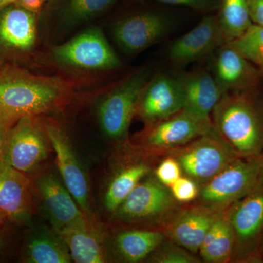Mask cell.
I'll use <instances>...</instances> for the list:
<instances>
[{"label":"cell","mask_w":263,"mask_h":263,"mask_svg":"<svg viewBox=\"0 0 263 263\" xmlns=\"http://www.w3.org/2000/svg\"><path fill=\"white\" fill-rule=\"evenodd\" d=\"M256 88L224 92L212 110L218 134L241 158L263 153V98Z\"/></svg>","instance_id":"1"},{"label":"cell","mask_w":263,"mask_h":263,"mask_svg":"<svg viewBox=\"0 0 263 263\" xmlns=\"http://www.w3.org/2000/svg\"><path fill=\"white\" fill-rule=\"evenodd\" d=\"M68 95V87L60 79L18 69L0 72V118L13 126L24 117L53 111Z\"/></svg>","instance_id":"2"},{"label":"cell","mask_w":263,"mask_h":263,"mask_svg":"<svg viewBox=\"0 0 263 263\" xmlns=\"http://www.w3.org/2000/svg\"><path fill=\"white\" fill-rule=\"evenodd\" d=\"M262 181L259 157H238L200 186L193 202L216 211L226 210Z\"/></svg>","instance_id":"3"},{"label":"cell","mask_w":263,"mask_h":263,"mask_svg":"<svg viewBox=\"0 0 263 263\" xmlns=\"http://www.w3.org/2000/svg\"><path fill=\"white\" fill-rule=\"evenodd\" d=\"M167 155L177 160L183 176L193 180L199 188L239 157L223 141L214 127Z\"/></svg>","instance_id":"4"},{"label":"cell","mask_w":263,"mask_h":263,"mask_svg":"<svg viewBox=\"0 0 263 263\" xmlns=\"http://www.w3.org/2000/svg\"><path fill=\"white\" fill-rule=\"evenodd\" d=\"M51 148L44 124L37 117H24L10 129L2 159L30 178L46 164Z\"/></svg>","instance_id":"5"},{"label":"cell","mask_w":263,"mask_h":263,"mask_svg":"<svg viewBox=\"0 0 263 263\" xmlns=\"http://www.w3.org/2000/svg\"><path fill=\"white\" fill-rule=\"evenodd\" d=\"M150 74L146 68L133 74L100 102L99 122L104 134L110 139L122 141L127 136L142 92L150 80Z\"/></svg>","instance_id":"6"},{"label":"cell","mask_w":263,"mask_h":263,"mask_svg":"<svg viewBox=\"0 0 263 263\" xmlns=\"http://www.w3.org/2000/svg\"><path fill=\"white\" fill-rule=\"evenodd\" d=\"M228 212L234 233L232 261L259 260L263 241V181L228 208Z\"/></svg>","instance_id":"7"},{"label":"cell","mask_w":263,"mask_h":263,"mask_svg":"<svg viewBox=\"0 0 263 263\" xmlns=\"http://www.w3.org/2000/svg\"><path fill=\"white\" fill-rule=\"evenodd\" d=\"M170 188L149 174L133 189L112 215L126 223H153L162 226L179 208Z\"/></svg>","instance_id":"8"},{"label":"cell","mask_w":263,"mask_h":263,"mask_svg":"<svg viewBox=\"0 0 263 263\" xmlns=\"http://www.w3.org/2000/svg\"><path fill=\"white\" fill-rule=\"evenodd\" d=\"M147 126L141 137L142 148L155 155H166L214 127L212 120H200L183 110Z\"/></svg>","instance_id":"9"},{"label":"cell","mask_w":263,"mask_h":263,"mask_svg":"<svg viewBox=\"0 0 263 263\" xmlns=\"http://www.w3.org/2000/svg\"><path fill=\"white\" fill-rule=\"evenodd\" d=\"M53 58L63 65L84 70H112L120 60L101 29L91 27L53 50Z\"/></svg>","instance_id":"10"},{"label":"cell","mask_w":263,"mask_h":263,"mask_svg":"<svg viewBox=\"0 0 263 263\" xmlns=\"http://www.w3.org/2000/svg\"><path fill=\"white\" fill-rule=\"evenodd\" d=\"M45 129L56 155L59 172L64 184L86 216H92L87 176L78 160L68 138L53 122L44 124Z\"/></svg>","instance_id":"11"},{"label":"cell","mask_w":263,"mask_h":263,"mask_svg":"<svg viewBox=\"0 0 263 263\" xmlns=\"http://www.w3.org/2000/svg\"><path fill=\"white\" fill-rule=\"evenodd\" d=\"M35 209L32 180L0 159V211L10 222L23 227L32 223Z\"/></svg>","instance_id":"12"},{"label":"cell","mask_w":263,"mask_h":263,"mask_svg":"<svg viewBox=\"0 0 263 263\" xmlns=\"http://www.w3.org/2000/svg\"><path fill=\"white\" fill-rule=\"evenodd\" d=\"M32 180L35 196L42 202L43 209L55 231L73 226L86 219L65 184L51 173L38 174Z\"/></svg>","instance_id":"13"},{"label":"cell","mask_w":263,"mask_h":263,"mask_svg":"<svg viewBox=\"0 0 263 263\" xmlns=\"http://www.w3.org/2000/svg\"><path fill=\"white\" fill-rule=\"evenodd\" d=\"M219 212L195 203L179 207L164 221L161 230L171 241L197 254L208 230Z\"/></svg>","instance_id":"14"},{"label":"cell","mask_w":263,"mask_h":263,"mask_svg":"<svg viewBox=\"0 0 263 263\" xmlns=\"http://www.w3.org/2000/svg\"><path fill=\"white\" fill-rule=\"evenodd\" d=\"M179 79L160 75L150 79L142 92L136 114L147 125L171 117L183 108Z\"/></svg>","instance_id":"15"},{"label":"cell","mask_w":263,"mask_h":263,"mask_svg":"<svg viewBox=\"0 0 263 263\" xmlns=\"http://www.w3.org/2000/svg\"><path fill=\"white\" fill-rule=\"evenodd\" d=\"M171 26L164 15L139 13L118 22L114 25V37L123 51L136 53L160 41L168 33Z\"/></svg>","instance_id":"16"},{"label":"cell","mask_w":263,"mask_h":263,"mask_svg":"<svg viewBox=\"0 0 263 263\" xmlns=\"http://www.w3.org/2000/svg\"><path fill=\"white\" fill-rule=\"evenodd\" d=\"M56 232L65 242L74 262L103 263L108 260L105 233L94 215Z\"/></svg>","instance_id":"17"},{"label":"cell","mask_w":263,"mask_h":263,"mask_svg":"<svg viewBox=\"0 0 263 263\" xmlns=\"http://www.w3.org/2000/svg\"><path fill=\"white\" fill-rule=\"evenodd\" d=\"M224 43L217 18L207 15L195 28L171 45L168 54L176 63L187 64L201 60Z\"/></svg>","instance_id":"18"},{"label":"cell","mask_w":263,"mask_h":263,"mask_svg":"<svg viewBox=\"0 0 263 263\" xmlns=\"http://www.w3.org/2000/svg\"><path fill=\"white\" fill-rule=\"evenodd\" d=\"M262 76L257 67L228 43L219 48L213 77L223 92L257 87Z\"/></svg>","instance_id":"19"},{"label":"cell","mask_w":263,"mask_h":263,"mask_svg":"<svg viewBox=\"0 0 263 263\" xmlns=\"http://www.w3.org/2000/svg\"><path fill=\"white\" fill-rule=\"evenodd\" d=\"M36 36L35 13L15 3L0 9V46L14 51H29Z\"/></svg>","instance_id":"20"},{"label":"cell","mask_w":263,"mask_h":263,"mask_svg":"<svg viewBox=\"0 0 263 263\" xmlns=\"http://www.w3.org/2000/svg\"><path fill=\"white\" fill-rule=\"evenodd\" d=\"M179 79L183 93V110L200 120H212L210 114L224 94L214 78L202 70Z\"/></svg>","instance_id":"21"},{"label":"cell","mask_w":263,"mask_h":263,"mask_svg":"<svg viewBox=\"0 0 263 263\" xmlns=\"http://www.w3.org/2000/svg\"><path fill=\"white\" fill-rule=\"evenodd\" d=\"M20 262L69 263L72 258L65 242L54 230L38 228L31 230L20 249Z\"/></svg>","instance_id":"22"},{"label":"cell","mask_w":263,"mask_h":263,"mask_svg":"<svg viewBox=\"0 0 263 263\" xmlns=\"http://www.w3.org/2000/svg\"><path fill=\"white\" fill-rule=\"evenodd\" d=\"M166 238L162 230H123L114 237L112 251L121 262H139L148 258Z\"/></svg>","instance_id":"23"},{"label":"cell","mask_w":263,"mask_h":263,"mask_svg":"<svg viewBox=\"0 0 263 263\" xmlns=\"http://www.w3.org/2000/svg\"><path fill=\"white\" fill-rule=\"evenodd\" d=\"M234 245V233L227 209L218 213L202 240L198 254L205 262H230Z\"/></svg>","instance_id":"24"},{"label":"cell","mask_w":263,"mask_h":263,"mask_svg":"<svg viewBox=\"0 0 263 263\" xmlns=\"http://www.w3.org/2000/svg\"><path fill=\"white\" fill-rule=\"evenodd\" d=\"M151 172L152 166L146 161L124 164L112 176L105 190L103 198L105 210L113 214L133 189Z\"/></svg>","instance_id":"25"},{"label":"cell","mask_w":263,"mask_h":263,"mask_svg":"<svg viewBox=\"0 0 263 263\" xmlns=\"http://www.w3.org/2000/svg\"><path fill=\"white\" fill-rule=\"evenodd\" d=\"M216 15L227 43L239 37L252 25L247 0H220Z\"/></svg>","instance_id":"26"},{"label":"cell","mask_w":263,"mask_h":263,"mask_svg":"<svg viewBox=\"0 0 263 263\" xmlns=\"http://www.w3.org/2000/svg\"><path fill=\"white\" fill-rule=\"evenodd\" d=\"M117 0H70L62 12L64 25L76 27L101 14Z\"/></svg>","instance_id":"27"},{"label":"cell","mask_w":263,"mask_h":263,"mask_svg":"<svg viewBox=\"0 0 263 263\" xmlns=\"http://www.w3.org/2000/svg\"><path fill=\"white\" fill-rule=\"evenodd\" d=\"M251 63L257 67L263 76V27L252 24L239 37L228 43Z\"/></svg>","instance_id":"28"},{"label":"cell","mask_w":263,"mask_h":263,"mask_svg":"<svg viewBox=\"0 0 263 263\" xmlns=\"http://www.w3.org/2000/svg\"><path fill=\"white\" fill-rule=\"evenodd\" d=\"M147 262L155 263H198L195 254L166 238L148 256Z\"/></svg>","instance_id":"29"},{"label":"cell","mask_w":263,"mask_h":263,"mask_svg":"<svg viewBox=\"0 0 263 263\" xmlns=\"http://www.w3.org/2000/svg\"><path fill=\"white\" fill-rule=\"evenodd\" d=\"M22 227L9 222L0 226V262H5L20 252Z\"/></svg>","instance_id":"30"},{"label":"cell","mask_w":263,"mask_h":263,"mask_svg":"<svg viewBox=\"0 0 263 263\" xmlns=\"http://www.w3.org/2000/svg\"><path fill=\"white\" fill-rule=\"evenodd\" d=\"M169 188L175 200L180 203L195 201L199 193V186L196 182L184 176L176 180Z\"/></svg>","instance_id":"31"},{"label":"cell","mask_w":263,"mask_h":263,"mask_svg":"<svg viewBox=\"0 0 263 263\" xmlns=\"http://www.w3.org/2000/svg\"><path fill=\"white\" fill-rule=\"evenodd\" d=\"M155 175L157 179L167 187L183 176L179 162L171 155L167 156L159 164Z\"/></svg>","instance_id":"32"},{"label":"cell","mask_w":263,"mask_h":263,"mask_svg":"<svg viewBox=\"0 0 263 263\" xmlns=\"http://www.w3.org/2000/svg\"><path fill=\"white\" fill-rule=\"evenodd\" d=\"M158 3L185 7L199 12H210L218 9L220 0H153Z\"/></svg>","instance_id":"33"},{"label":"cell","mask_w":263,"mask_h":263,"mask_svg":"<svg viewBox=\"0 0 263 263\" xmlns=\"http://www.w3.org/2000/svg\"><path fill=\"white\" fill-rule=\"evenodd\" d=\"M252 23L263 27V0H247Z\"/></svg>","instance_id":"34"},{"label":"cell","mask_w":263,"mask_h":263,"mask_svg":"<svg viewBox=\"0 0 263 263\" xmlns=\"http://www.w3.org/2000/svg\"><path fill=\"white\" fill-rule=\"evenodd\" d=\"M13 126L0 118V159L3 157L8 135Z\"/></svg>","instance_id":"35"},{"label":"cell","mask_w":263,"mask_h":263,"mask_svg":"<svg viewBox=\"0 0 263 263\" xmlns=\"http://www.w3.org/2000/svg\"><path fill=\"white\" fill-rule=\"evenodd\" d=\"M46 1H47V0H17L13 3L20 5L25 9L28 10L36 14L41 9L43 5L44 4Z\"/></svg>","instance_id":"36"},{"label":"cell","mask_w":263,"mask_h":263,"mask_svg":"<svg viewBox=\"0 0 263 263\" xmlns=\"http://www.w3.org/2000/svg\"><path fill=\"white\" fill-rule=\"evenodd\" d=\"M9 222L10 221L8 220V218L6 217V216L0 211V226H4V224Z\"/></svg>","instance_id":"37"},{"label":"cell","mask_w":263,"mask_h":263,"mask_svg":"<svg viewBox=\"0 0 263 263\" xmlns=\"http://www.w3.org/2000/svg\"><path fill=\"white\" fill-rule=\"evenodd\" d=\"M259 162H260L261 166V174H262V180L263 181V153L261 155L260 157H259Z\"/></svg>","instance_id":"38"},{"label":"cell","mask_w":263,"mask_h":263,"mask_svg":"<svg viewBox=\"0 0 263 263\" xmlns=\"http://www.w3.org/2000/svg\"><path fill=\"white\" fill-rule=\"evenodd\" d=\"M15 1H17V0H4V2H3V5L5 6V5L10 4V3H15Z\"/></svg>","instance_id":"39"},{"label":"cell","mask_w":263,"mask_h":263,"mask_svg":"<svg viewBox=\"0 0 263 263\" xmlns=\"http://www.w3.org/2000/svg\"><path fill=\"white\" fill-rule=\"evenodd\" d=\"M3 0H0V9H1L2 8H3Z\"/></svg>","instance_id":"40"},{"label":"cell","mask_w":263,"mask_h":263,"mask_svg":"<svg viewBox=\"0 0 263 263\" xmlns=\"http://www.w3.org/2000/svg\"><path fill=\"white\" fill-rule=\"evenodd\" d=\"M3 2H4V0H3ZM3 6H4V5H3Z\"/></svg>","instance_id":"41"}]
</instances>
